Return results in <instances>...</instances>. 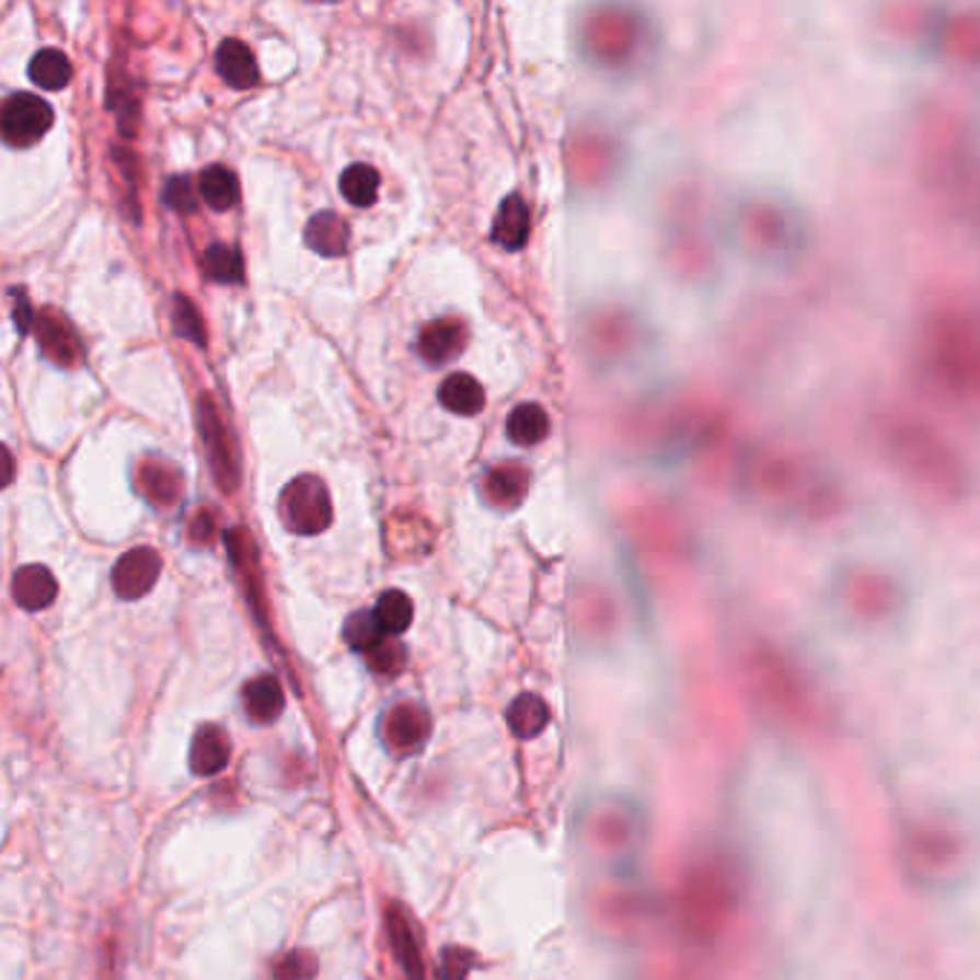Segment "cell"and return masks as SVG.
I'll list each match as a JSON object with an SVG mask.
<instances>
[{
  "instance_id": "cell-15",
  "label": "cell",
  "mask_w": 980,
  "mask_h": 980,
  "mask_svg": "<svg viewBox=\"0 0 980 980\" xmlns=\"http://www.w3.org/2000/svg\"><path fill=\"white\" fill-rule=\"evenodd\" d=\"M506 435L515 446H538L550 435V417L538 403H521L506 420Z\"/></svg>"
},
{
  "instance_id": "cell-7",
  "label": "cell",
  "mask_w": 980,
  "mask_h": 980,
  "mask_svg": "<svg viewBox=\"0 0 980 980\" xmlns=\"http://www.w3.org/2000/svg\"><path fill=\"white\" fill-rule=\"evenodd\" d=\"M55 596H58V584H55L53 573L38 564H30V567L18 569L15 578H12V598L18 601V607L30 610V613H38L53 604Z\"/></svg>"
},
{
  "instance_id": "cell-25",
  "label": "cell",
  "mask_w": 980,
  "mask_h": 980,
  "mask_svg": "<svg viewBox=\"0 0 980 980\" xmlns=\"http://www.w3.org/2000/svg\"><path fill=\"white\" fill-rule=\"evenodd\" d=\"M141 483H145L147 495L155 500V504H173L178 495V475L168 466H145L141 472Z\"/></svg>"
},
{
  "instance_id": "cell-27",
  "label": "cell",
  "mask_w": 980,
  "mask_h": 980,
  "mask_svg": "<svg viewBox=\"0 0 980 980\" xmlns=\"http://www.w3.org/2000/svg\"><path fill=\"white\" fill-rule=\"evenodd\" d=\"M196 201H199V187L191 182L187 176H173L164 187V205L176 214H193L196 210Z\"/></svg>"
},
{
  "instance_id": "cell-4",
  "label": "cell",
  "mask_w": 980,
  "mask_h": 980,
  "mask_svg": "<svg viewBox=\"0 0 980 980\" xmlns=\"http://www.w3.org/2000/svg\"><path fill=\"white\" fill-rule=\"evenodd\" d=\"M380 730H383V739L389 748H394L400 753H414L420 751L423 742L429 739L431 719L426 707L397 705L385 713Z\"/></svg>"
},
{
  "instance_id": "cell-29",
  "label": "cell",
  "mask_w": 980,
  "mask_h": 980,
  "mask_svg": "<svg viewBox=\"0 0 980 980\" xmlns=\"http://www.w3.org/2000/svg\"><path fill=\"white\" fill-rule=\"evenodd\" d=\"M311 955L308 952H291L283 964L276 966V980H305L314 975V969H302V964H311Z\"/></svg>"
},
{
  "instance_id": "cell-14",
  "label": "cell",
  "mask_w": 980,
  "mask_h": 980,
  "mask_svg": "<svg viewBox=\"0 0 980 980\" xmlns=\"http://www.w3.org/2000/svg\"><path fill=\"white\" fill-rule=\"evenodd\" d=\"M440 403L452 414L472 417L486 406V394L472 374H449L440 385Z\"/></svg>"
},
{
  "instance_id": "cell-1",
  "label": "cell",
  "mask_w": 980,
  "mask_h": 980,
  "mask_svg": "<svg viewBox=\"0 0 980 980\" xmlns=\"http://www.w3.org/2000/svg\"><path fill=\"white\" fill-rule=\"evenodd\" d=\"M279 515L285 527L297 535H316L331 523V495L325 483L314 475H302L285 486L279 498Z\"/></svg>"
},
{
  "instance_id": "cell-9",
  "label": "cell",
  "mask_w": 980,
  "mask_h": 980,
  "mask_svg": "<svg viewBox=\"0 0 980 980\" xmlns=\"http://www.w3.org/2000/svg\"><path fill=\"white\" fill-rule=\"evenodd\" d=\"M529 222H532V216H529L527 201L518 193L506 196L498 216H495V224H492V242H498L506 251H521L529 239Z\"/></svg>"
},
{
  "instance_id": "cell-5",
  "label": "cell",
  "mask_w": 980,
  "mask_h": 980,
  "mask_svg": "<svg viewBox=\"0 0 980 980\" xmlns=\"http://www.w3.org/2000/svg\"><path fill=\"white\" fill-rule=\"evenodd\" d=\"M230 762V739L219 725H201L191 742V771L196 776L222 774Z\"/></svg>"
},
{
  "instance_id": "cell-6",
  "label": "cell",
  "mask_w": 980,
  "mask_h": 980,
  "mask_svg": "<svg viewBox=\"0 0 980 980\" xmlns=\"http://www.w3.org/2000/svg\"><path fill=\"white\" fill-rule=\"evenodd\" d=\"M35 334L44 348L46 357H53L61 366H72L81 357V343H78L76 331L69 328V322L61 320L55 311H44L35 322Z\"/></svg>"
},
{
  "instance_id": "cell-8",
  "label": "cell",
  "mask_w": 980,
  "mask_h": 980,
  "mask_svg": "<svg viewBox=\"0 0 980 980\" xmlns=\"http://www.w3.org/2000/svg\"><path fill=\"white\" fill-rule=\"evenodd\" d=\"M466 345V325L460 320H437L420 331V354L429 362L454 360Z\"/></svg>"
},
{
  "instance_id": "cell-20",
  "label": "cell",
  "mask_w": 980,
  "mask_h": 980,
  "mask_svg": "<svg viewBox=\"0 0 980 980\" xmlns=\"http://www.w3.org/2000/svg\"><path fill=\"white\" fill-rule=\"evenodd\" d=\"M339 191H343L345 201H351L354 207L374 205L377 193H380V173L368 164H351L339 176Z\"/></svg>"
},
{
  "instance_id": "cell-11",
  "label": "cell",
  "mask_w": 980,
  "mask_h": 980,
  "mask_svg": "<svg viewBox=\"0 0 980 980\" xmlns=\"http://www.w3.org/2000/svg\"><path fill=\"white\" fill-rule=\"evenodd\" d=\"M242 696H245V713L253 722H260V725H270L285 707L283 684L270 673L251 679L245 684V690H242Z\"/></svg>"
},
{
  "instance_id": "cell-3",
  "label": "cell",
  "mask_w": 980,
  "mask_h": 980,
  "mask_svg": "<svg viewBox=\"0 0 980 980\" xmlns=\"http://www.w3.org/2000/svg\"><path fill=\"white\" fill-rule=\"evenodd\" d=\"M161 575V555L153 546H136L124 552L113 569V590L124 601H136L153 590Z\"/></svg>"
},
{
  "instance_id": "cell-23",
  "label": "cell",
  "mask_w": 980,
  "mask_h": 980,
  "mask_svg": "<svg viewBox=\"0 0 980 980\" xmlns=\"http://www.w3.org/2000/svg\"><path fill=\"white\" fill-rule=\"evenodd\" d=\"M205 270L207 276L219 285H239L242 283V274H245V265H242V256L230 245L216 242L205 251Z\"/></svg>"
},
{
  "instance_id": "cell-18",
  "label": "cell",
  "mask_w": 980,
  "mask_h": 980,
  "mask_svg": "<svg viewBox=\"0 0 980 980\" xmlns=\"http://www.w3.org/2000/svg\"><path fill=\"white\" fill-rule=\"evenodd\" d=\"M30 78L32 84L46 92L64 90L72 78V64L61 49H41L30 64Z\"/></svg>"
},
{
  "instance_id": "cell-28",
  "label": "cell",
  "mask_w": 980,
  "mask_h": 980,
  "mask_svg": "<svg viewBox=\"0 0 980 980\" xmlns=\"http://www.w3.org/2000/svg\"><path fill=\"white\" fill-rule=\"evenodd\" d=\"M475 966V955L469 949H446L440 955V969H437V980H466V975L472 972Z\"/></svg>"
},
{
  "instance_id": "cell-19",
  "label": "cell",
  "mask_w": 980,
  "mask_h": 980,
  "mask_svg": "<svg viewBox=\"0 0 980 980\" xmlns=\"http://www.w3.org/2000/svg\"><path fill=\"white\" fill-rule=\"evenodd\" d=\"M374 615L380 621V627H383L385 636H400V633H406L408 624L414 619V607H412V598L406 596L403 590H385L383 596L377 598L374 604Z\"/></svg>"
},
{
  "instance_id": "cell-26",
  "label": "cell",
  "mask_w": 980,
  "mask_h": 980,
  "mask_svg": "<svg viewBox=\"0 0 980 980\" xmlns=\"http://www.w3.org/2000/svg\"><path fill=\"white\" fill-rule=\"evenodd\" d=\"M366 659H368V667H371L374 673L394 676L403 670V665H406V647L397 642H391V638H385L380 647H374V650L368 653Z\"/></svg>"
},
{
  "instance_id": "cell-16",
  "label": "cell",
  "mask_w": 980,
  "mask_h": 980,
  "mask_svg": "<svg viewBox=\"0 0 980 980\" xmlns=\"http://www.w3.org/2000/svg\"><path fill=\"white\" fill-rule=\"evenodd\" d=\"M199 196L207 201V207H214L216 214H224L239 205V196H242L239 178L222 164H214L199 176Z\"/></svg>"
},
{
  "instance_id": "cell-22",
  "label": "cell",
  "mask_w": 980,
  "mask_h": 980,
  "mask_svg": "<svg viewBox=\"0 0 980 980\" xmlns=\"http://www.w3.org/2000/svg\"><path fill=\"white\" fill-rule=\"evenodd\" d=\"M389 937L391 946H394V955H397L400 966L406 969L408 980H423V960L420 952H417V943H414L412 929L397 912H389Z\"/></svg>"
},
{
  "instance_id": "cell-10",
  "label": "cell",
  "mask_w": 980,
  "mask_h": 980,
  "mask_svg": "<svg viewBox=\"0 0 980 980\" xmlns=\"http://www.w3.org/2000/svg\"><path fill=\"white\" fill-rule=\"evenodd\" d=\"M216 69L228 87L233 90H251L256 81H260V69H256V58L247 49L242 41L230 38L224 41L219 49H216Z\"/></svg>"
},
{
  "instance_id": "cell-30",
  "label": "cell",
  "mask_w": 980,
  "mask_h": 980,
  "mask_svg": "<svg viewBox=\"0 0 980 980\" xmlns=\"http://www.w3.org/2000/svg\"><path fill=\"white\" fill-rule=\"evenodd\" d=\"M15 320H18V331H21V334H26V331H32L35 328V316H32V308H30V302H26V297H21V299H15Z\"/></svg>"
},
{
  "instance_id": "cell-21",
  "label": "cell",
  "mask_w": 980,
  "mask_h": 980,
  "mask_svg": "<svg viewBox=\"0 0 980 980\" xmlns=\"http://www.w3.org/2000/svg\"><path fill=\"white\" fill-rule=\"evenodd\" d=\"M343 638L345 644L357 653H371L374 647L385 642V633L380 627V621H377L374 610H357V613L348 615L343 627Z\"/></svg>"
},
{
  "instance_id": "cell-13",
  "label": "cell",
  "mask_w": 980,
  "mask_h": 980,
  "mask_svg": "<svg viewBox=\"0 0 980 980\" xmlns=\"http://www.w3.org/2000/svg\"><path fill=\"white\" fill-rule=\"evenodd\" d=\"M305 245L320 256H343L348 247V224L339 214H316L305 228Z\"/></svg>"
},
{
  "instance_id": "cell-2",
  "label": "cell",
  "mask_w": 980,
  "mask_h": 980,
  "mask_svg": "<svg viewBox=\"0 0 980 980\" xmlns=\"http://www.w3.org/2000/svg\"><path fill=\"white\" fill-rule=\"evenodd\" d=\"M3 138L12 147H32L38 145L41 138L53 127V107L46 104L41 95L32 92H15L12 99L3 104Z\"/></svg>"
},
{
  "instance_id": "cell-24",
  "label": "cell",
  "mask_w": 980,
  "mask_h": 980,
  "mask_svg": "<svg viewBox=\"0 0 980 980\" xmlns=\"http://www.w3.org/2000/svg\"><path fill=\"white\" fill-rule=\"evenodd\" d=\"M173 328H176L178 337L191 339V343H196L199 348H205L207 345L205 325H201L199 311H196V305H193L187 297H176V302H173Z\"/></svg>"
},
{
  "instance_id": "cell-17",
  "label": "cell",
  "mask_w": 980,
  "mask_h": 980,
  "mask_svg": "<svg viewBox=\"0 0 980 980\" xmlns=\"http://www.w3.org/2000/svg\"><path fill=\"white\" fill-rule=\"evenodd\" d=\"M529 489V472L521 466H500L486 477V495L492 504L515 509Z\"/></svg>"
},
{
  "instance_id": "cell-12",
  "label": "cell",
  "mask_w": 980,
  "mask_h": 980,
  "mask_svg": "<svg viewBox=\"0 0 980 980\" xmlns=\"http://www.w3.org/2000/svg\"><path fill=\"white\" fill-rule=\"evenodd\" d=\"M550 705L538 693H521L506 707V725L518 739H535L550 725Z\"/></svg>"
}]
</instances>
